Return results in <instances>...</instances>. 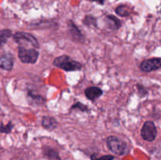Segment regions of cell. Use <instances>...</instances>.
<instances>
[{
  "label": "cell",
  "instance_id": "6da1fadb",
  "mask_svg": "<svg viewBox=\"0 0 161 160\" xmlns=\"http://www.w3.org/2000/svg\"><path fill=\"white\" fill-rule=\"evenodd\" d=\"M53 66L61 68L65 72H75L81 70L83 65L79 61L72 59L67 55L58 56L53 62Z\"/></svg>",
  "mask_w": 161,
  "mask_h": 160
},
{
  "label": "cell",
  "instance_id": "7a4b0ae2",
  "mask_svg": "<svg viewBox=\"0 0 161 160\" xmlns=\"http://www.w3.org/2000/svg\"><path fill=\"white\" fill-rule=\"evenodd\" d=\"M106 144L108 148L115 155L123 156L129 153V147L126 142L116 136H108Z\"/></svg>",
  "mask_w": 161,
  "mask_h": 160
},
{
  "label": "cell",
  "instance_id": "3957f363",
  "mask_svg": "<svg viewBox=\"0 0 161 160\" xmlns=\"http://www.w3.org/2000/svg\"><path fill=\"white\" fill-rule=\"evenodd\" d=\"M14 40L21 46L26 47L31 45L34 49L39 48V43L38 39L33 35L24 31H18L14 35Z\"/></svg>",
  "mask_w": 161,
  "mask_h": 160
},
{
  "label": "cell",
  "instance_id": "277c9868",
  "mask_svg": "<svg viewBox=\"0 0 161 160\" xmlns=\"http://www.w3.org/2000/svg\"><path fill=\"white\" fill-rule=\"evenodd\" d=\"M39 53L36 49H28L19 45L18 56L21 62L25 64H36L39 58Z\"/></svg>",
  "mask_w": 161,
  "mask_h": 160
},
{
  "label": "cell",
  "instance_id": "5b68a950",
  "mask_svg": "<svg viewBox=\"0 0 161 160\" xmlns=\"http://www.w3.org/2000/svg\"><path fill=\"white\" fill-rule=\"evenodd\" d=\"M157 135V127L152 121H146L141 130V136L143 140L152 142L156 139Z\"/></svg>",
  "mask_w": 161,
  "mask_h": 160
},
{
  "label": "cell",
  "instance_id": "8992f818",
  "mask_svg": "<svg viewBox=\"0 0 161 160\" xmlns=\"http://www.w3.org/2000/svg\"><path fill=\"white\" fill-rule=\"evenodd\" d=\"M161 68V58L153 57L143 61L140 64V69L144 72H151Z\"/></svg>",
  "mask_w": 161,
  "mask_h": 160
},
{
  "label": "cell",
  "instance_id": "52a82bcc",
  "mask_svg": "<svg viewBox=\"0 0 161 160\" xmlns=\"http://www.w3.org/2000/svg\"><path fill=\"white\" fill-rule=\"evenodd\" d=\"M68 28H69V35H71L72 39L74 41L78 42H83L85 41L84 35L83 33L81 32L78 27L75 24L73 21L72 20H69L68 22Z\"/></svg>",
  "mask_w": 161,
  "mask_h": 160
},
{
  "label": "cell",
  "instance_id": "ba28073f",
  "mask_svg": "<svg viewBox=\"0 0 161 160\" xmlns=\"http://www.w3.org/2000/svg\"><path fill=\"white\" fill-rule=\"evenodd\" d=\"M14 59L10 53H6L0 56V67L3 70L11 71L14 67Z\"/></svg>",
  "mask_w": 161,
  "mask_h": 160
},
{
  "label": "cell",
  "instance_id": "9c48e42d",
  "mask_svg": "<svg viewBox=\"0 0 161 160\" xmlns=\"http://www.w3.org/2000/svg\"><path fill=\"white\" fill-rule=\"evenodd\" d=\"M103 94V90L97 86H91L85 89V96L90 100H95Z\"/></svg>",
  "mask_w": 161,
  "mask_h": 160
},
{
  "label": "cell",
  "instance_id": "30bf717a",
  "mask_svg": "<svg viewBox=\"0 0 161 160\" xmlns=\"http://www.w3.org/2000/svg\"><path fill=\"white\" fill-rule=\"evenodd\" d=\"M42 125L48 130H53L58 127V122L55 118L51 116H43L42 119Z\"/></svg>",
  "mask_w": 161,
  "mask_h": 160
},
{
  "label": "cell",
  "instance_id": "8fae6325",
  "mask_svg": "<svg viewBox=\"0 0 161 160\" xmlns=\"http://www.w3.org/2000/svg\"><path fill=\"white\" fill-rule=\"evenodd\" d=\"M106 23L107 26L111 30H119L122 26V22L119 19L113 15H108L106 17Z\"/></svg>",
  "mask_w": 161,
  "mask_h": 160
},
{
  "label": "cell",
  "instance_id": "7c38bea8",
  "mask_svg": "<svg viewBox=\"0 0 161 160\" xmlns=\"http://www.w3.org/2000/svg\"><path fill=\"white\" fill-rule=\"evenodd\" d=\"M43 154L50 160H61L58 152L50 147H43Z\"/></svg>",
  "mask_w": 161,
  "mask_h": 160
},
{
  "label": "cell",
  "instance_id": "4fadbf2b",
  "mask_svg": "<svg viewBox=\"0 0 161 160\" xmlns=\"http://www.w3.org/2000/svg\"><path fill=\"white\" fill-rule=\"evenodd\" d=\"M12 35V31L9 29H5L0 32V45H4L7 42L8 39Z\"/></svg>",
  "mask_w": 161,
  "mask_h": 160
},
{
  "label": "cell",
  "instance_id": "5bb4252c",
  "mask_svg": "<svg viewBox=\"0 0 161 160\" xmlns=\"http://www.w3.org/2000/svg\"><path fill=\"white\" fill-rule=\"evenodd\" d=\"M116 13L120 17H129L130 15V11L127 9V6L124 5H120L116 8Z\"/></svg>",
  "mask_w": 161,
  "mask_h": 160
},
{
  "label": "cell",
  "instance_id": "9a60e30c",
  "mask_svg": "<svg viewBox=\"0 0 161 160\" xmlns=\"http://www.w3.org/2000/svg\"><path fill=\"white\" fill-rule=\"evenodd\" d=\"M73 109H79L81 111H83V112H88V111H90L89 108H88L86 105L83 104V103L79 101L76 102V103H75L73 105H72V108H71V111Z\"/></svg>",
  "mask_w": 161,
  "mask_h": 160
},
{
  "label": "cell",
  "instance_id": "2e32d148",
  "mask_svg": "<svg viewBox=\"0 0 161 160\" xmlns=\"http://www.w3.org/2000/svg\"><path fill=\"white\" fill-rule=\"evenodd\" d=\"M83 24H84L86 26L91 27V26H97V21H96V19L94 18L92 16H86L83 20Z\"/></svg>",
  "mask_w": 161,
  "mask_h": 160
},
{
  "label": "cell",
  "instance_id": "e0dca14e",
  "mask_svg": "<svg viewBox=\"0 0 161 160\" xmlns=\"http://www.w3.org/2000/svg\"><path fill=\"white\" fill-rule=\"evenodd\" d=\"M115 157L112 155H105L102 156H97L96 154H93L91 156V160H114Z\"/></svg>",
  "mask_w": 161,
  "mask_h": 160
},
{
  "label": "cell",
  "instance_id": "ac0fdd59",
  "mask_svg": "<svg viewBox=\"0 0 161 160\" xmlns=\"http://www.w3.org/2000/svg\"><path fill=\"white\" fill-rule=\"evenodd\" d=\"M13 128H14V124L11 122H9L7 125H1L0 126V132L1 133H9L12 131Z\"/></svg>",
  "mask_w": 161,
  "mask_h": 160
},
{
  "label": "cell",
  "instance_id": "d6986e66",
  "mask_svg": "<svg viewBox=\"0 0 161 160\" xmlns=\"http://www.w3.org/2000/svg\"><path fill=\"white\" fill-rule=\"evenodd\" d=\"M28 96H29L31 100H34L36 101H37L38 104H42L45 102V98L44 97L39 95H34V94L31 93V92L28 93Z\"/></svg>",
  "mask_w": 161,
  "mask_h": 160
},
{
  "label": "cell",
  "instance_id": "ffe728a7",
  "mask_svg": "<svg viewBox=\"0 0 161 160\" xmlns=\"http://www.w3.org/2000/svg\"><path fill=\"white\" fill-rule=\"evenodd\" d=\"M137 88H138V93H139V94L142 96V97H144L145 95H146V94H147V90L145 89V87L143 86L138 84L137 85Z\"/></svg>",
  "mask_w": 161,
  "mask_h": 160
},
{
  "label": "cell",
  "instance_id": "44dd1931",
  "mask_svg": "<svg viewBox=\"0 0 161 160\" xmlns=\"http://www.w3.org/2000/svg\"><path fill=\"white\" fill-rule=\"evenodd\" d=\"M91 1L96 2V3H97L100 5H104V3H105V2L106 1V0H91Z\"/></svg>",
  "mask_w": 161,
  "mask_h": 160
}]
</instances>
